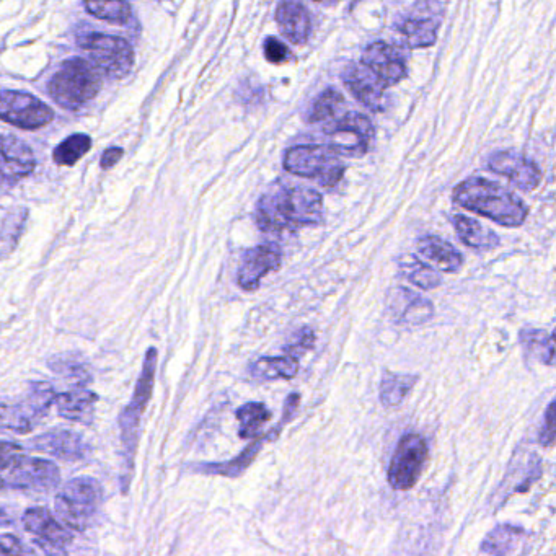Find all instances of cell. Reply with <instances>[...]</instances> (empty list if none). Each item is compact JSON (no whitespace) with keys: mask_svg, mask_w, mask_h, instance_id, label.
<instances>
[{"mask_svg":"<svg viewBox=\"0 0 556 556\" xmlns=\"http://www.w3.org/2000/svg\"><path fill=\"white\" fill-rule=\"evenodd\" d=\"M283 261V252L276 243H263L243 253L240 261L237 283L243 291H256L261 279L271 271L278 270Z\"/></svg>","mask_w":556,"mask_h":556,"instance_id":"obj_14","label":"cell"},{"mask_svg":"<svg viewBox=\"0 0 556 556\" xmlns=\"http://www.w3.org/2000/svg\"><path fill=\"white\" fill-rule=\"evenodd\" d=\"M102 501V486L95 478H74L56 496V514L69 529L84 532L92 526Z\"/></svg>","mask_w":556,"mask_h":556,"instance_id":"obj_5","label":"cell"},{"mask_svg":"<svg viewBox=\"0 0 556 556\" xmlns=\"http://www.w3.org/2000/svg\"><path fill=\"white\" fill-rule=\"evenodd\" d=\"M276 22L287 40L302 45L310 35L309 12L299 0H284L276 10Z\"/></svg>","mask_w":556,"mask_h":556,"instance_id":"obj_22","label":"cell"},{"mask_svg":"<svg viewBox=\"0 0 556 556\" xmlns=\"http://www.w3.org/2000/svg\"><path fill=\"white\" fill-rule=\"evenodd\" d=\"M524 537H526V532L521 527L503 524L486 535V539L481 545V552L488 553V555H509V553L517 552Z\"/></svg>","mask_w":556,"mask_h":556,"instance_id":"obj_28","label":"cell"},{"mask_svg":"<svg viewBox=\"0 0 556 556\" xmlns=\"http://www.w3.org/2000/svg\"><path fill=\"white\" fill-rule=\"evenodd\" d=\"M36 160L27 142L0 136V183H17L35 170Z\"/></svg>","mask_w":556,"mask_h":556,"instance_id":"obj_17","label":"cell"},{"mask_svg":"<svg viewBox=\"0 0 556 556\" xmlns=\"http://www.w3.org/2000/svg\"><path fill=\"white\" fill-rule=\"evenodd\" d=\"M361 64H364L385 87L398 84L408 74L402 53L384 41H376L367 46L362 54Z\"/></svg>","mask_w":556,"mask_h":556,"instance_id":"obj_16","label":"cell"},{"mask_svg":"<svg viewBox=\"0 0 556 556\" xmlns=\"http://www.w3.org/2000/svg\"><path fill=\"white\" fill-rule=\"evenodd\" d=\"M441 22L434 17H408L398 23L397 30L405 38L406 45L410 48H428L437 40Z\"/></svg>","mask_w":556,"mask_h":556,"instance_id":"obj_25","label":"cell"},{"mask_svg":"<svg viewBox=\"0 0 556 556\" xmlns=\"http://www.w3.org/2000/svg\"><path fill=\"white\" fill-rule=\"evenodd\" d=\"M341 79L362 105L372 111L382 110L387 87L364 64H349L341 74Z\"/></svg>","mask_w":556,"mask_h":556,"instance_id":"obj_20","label":"cell"},{"mask_svg":"<svg viewBox=\"0 0 556 556\" xmlns=\"http://www.w3.org/2000/svg\"><path fill=\"white\" fill-rule=\"evenodd\" d=\"M22 451V447L17 442H2L0 441V452L2 454H12V452Z\"/></svg>","mask_w":556,"mask_h":556,"instance_id":"obj_42","label":"cell"},{"mask_svg":"<svg viewBox=\"0 0 556 556\" xmlns=\"http://www.w3.org/2000/svg\"><path fill=\"white\" fill-rule=\"evenodd\" d=\"M314 2H328V0H314Z\"/></svg>","mask_w":556,"mask_h":556,"instance_id":"obj_44","label":"cell"},{"mask_svg":"<svg viewBox=\"0 0 556 556\" xmlns=\"http://www.w3.org/2000/svg\"><path fill=\"white\" fill-rule=\"evenodd\" d=\"M4 472L7 473L4 478L5 486H12L17 490H54L61 481L58 465L28 455H12Z\"/></svg>","mask_w":556,"mask_h":556,"instance_id":"obj_11","label":"cell"},{"mask_svg":"<svg viewBox=\"0 0 556 556\" xmlns=\"http://www.w3.org/2000/svg\"><path fill=\"white\" fill-rule=\"evenodd\" d=\"M491 172L503 175L522 191H534L542 181V172L526 155L516 151H499L488 160Z\"/></svg>","mask_w":556,"mask_h":556,"instance_id":"obj_15","label":"cell"},{"mask_svg":"<svg viewBox=\"0 0 556 556\" xmlns=\"http://www.w3.org/2000/svg\"><path fill=\"white\" fill-rule=\"evenodd\" d=\"M345 103V98L338 90L328 89L315 100L310 110V123H318V121L331 120L338 113L341 106Z\"/></svg>","mask_w":556,"mask_h":556,"instance_id":"obj_36","label":"cell"},{"mask_svg":"<svg viewBox=\"0 0 556 556\" xmlns=\"http://www.w3.org/2000/svg\"><path fill=\"white\" fill-rule=\"evenodd\" d=\"M79 46L90 54L93 66L111 79H123L133 71L134 49L120 36L92 33L79 38Z\"/></svg>","mask_w":556,"mask_h":556,"instance_id":"obj_9","label":"cell"},{"mask_svg":"<svg viewBox=\"0 0 556 556\" xmlns=\"http://www.w3.org/2000/svg\"><path fill=\"white\" fill-rule=\"evenodd\" d=\"M248 371L253 379L260 380V382L289 380L296 377L299 372V359L287 353H284V356H276V358H260L250 364Z\"/></svg>","mask_w":556,"mask_h":556,"instance_id":"obj_26","label":"cell"},{"mask_svg":"<svg viewBox=\"0 0 556 556\" xmlns=\"http://www.w3.org/2000/svg\"><path fill=\"white\" fill-rule=\"evenodd\" d=\"M255 222L263 232L271 234L320 226L323 222L322 195L305 186L273 188L256 204Z\"/></svg>","mask_w":556,"mask_h":556,"instance_id":"obj_1","label":"cell"},{"mask_svg":"<svg viewBox=\"0 0 556 556\" xmlns=\"http://www.w3.org/2000/svg\"><path fill=\"white\" fill-rule=\"evenodd\" d=\"M284 168L297 177L317 180L323 186H335L345 175V164L327 146L291 147L284 155Z\"/></svg>","mask_w":556,"mask_h":556,"instance_id":"obj_7","label":"cell"},{"mask_svg":"<svg viewBox=\"0 0 556 556\" xmlns=\"http://www.w3.org/2000/svg\"><path fill=\"white\" fill-rule=\"evenodd\" d=\"M23 526L40 539L41 545H49L54 552H64L72 542L69 527L61 522L45 508H31L23 514Z\"/></svg>","mask_w":556,"mask_h":556,"instance_id":"obj_19","label":"cell"},{"mask_svg":"<svg viewBox=\"0 0 556 556\" xmlns=\"http://www.w3.org/2000/svg\"><path fill=\"white\" fill-rule=\"evenodd\" d=\"M27 553L15 535H0V555H22Z\"/></svg>","mask_w":556,"mask_h":556,"instance_id":"obj_40","label":"cell"},{"mask_svg":"<svg viewBox=\"0 0 556 556\" xmlns=\"http://www.w3.org/2000/svg\"><path fill=\"white\" fill-rule=\"evenodd\" d=\"M240 423L239 436L242 439H255L261 426L270 421L271 413L263 403L248 402L235 411Z\"/></svg>","mask_w":556,"mask_h":556,"instance_id":"obj_32","label":"cell"},{"mask_svg":"<svg viewBox=\"0 0 556 556\" xmlns=\"http://www.w3.org/2000/svg\"><path fill=\"white\" fill-rule=\"evenodd\" d=\"M315 345V333L312 328H302L294 338V343L284 348V353L291 354L294 358H301L302 354L307 353Z\"/></svg>","mask_w":556,"mask_h":556,"instance_id":"obj_37","label":"cell"},{"mask_svg":"<svg viewBox=\"0 0 556 556\" xmlns=\"http://www.w3.org/2000/svg\"><path fill=\"white\" fill-rule=\"evenodd\" d=\"M92 147V139L87 134H74L62 141L53 152V160L62 167L76 165Z\"/></svg>","mask_w":556,"mask_h":556,"instance_id":"obj_33","label":"cell"},{"mask_svg":"<svg viewBox=\"0 0 556 556\" xmlns=\"http://www.w3.org/2000/svg\"><path fill=\"white\" fill-rule=\"evenodd\" d=\"M400 270L410 283L421 287L424 291H431V289L441 286V276L431 266L423 263L418 256L408 255L402 258L400 260Z\"/></svg>","mask_w":556,"mask_h":556,"instance_id":"obj_31","label":"cell"},{"mask_svg":"<svg viewBox=\"0 0 556 556\" xmlns=\"http://www.w3.org/2000/svg\"><path fill=\"white\" fill-rule=\"evenodd\" d=\"M521 343L532 358L539 359L547 366L555 361V336L543 330L521 331Z\"/></svg>","mask_w":556,"mask_h":556,"instance_id":"obj_30","label":"cell"},{"mask_svg":"<svg viewBox=\"0 0 556 556\" xmlns=\"http://www.w3.org/2000/svg\"><path fill=\"white\" fill-rule=\"evenodd\" d=\"M389 307L398 323L405 325H421L431 320L434 307L431 301L408 291L405 287H398L389 294Z\"/></svg>","mask_w":556,"mask_h":556,"instance_id":"obj_21","label":"cell"},{"mask_svg":"<svg viewBox=\"0 0 556 556\" xmlns=\"http://www.w3.org/2000/svg\"><path fill=\"white\" fill-rule=\"evenodd\" d=\"M2 488H5V481L4 478L0 477V490H2Z\"/></svg>","mask_w":556,"mask_h":556,"instance_id":"obj_43","label":"cell"},{"mask_svg":"<svg viewBox=\"0 0 556 556\" xmlns=\"http://www.w3.org/2000/svg\"><path fill=\"white\" fill-rule=\"evenodd\" d=\"M54 402L56 392L51 384L33 382L20 397L0 402V426L18 434L30 433L48 415Z\"/></svg>","mask_w":556,"mask_h":556,"instance_id":"obj_6","label":"cell"},{"mask_svg":"<svg viewBox=\"0 0 556 556\" xmlns=\"http://www.w3.org/2000/svg\"><path fill=\"white\" fill-rule=\"evenodd\" d=\"M89 14L110 23H126L131 18V5L128 0H85Z\"/></svg>","mask_w":556,"mask_h":556,"instance_id":"obj_34","label":"cell"},{"mask_svg":"<svg viewBox=\"0 0 556 556\" xmlns=\"http://www.w3.org/2000/svg\"><path fill=\"white\" fill-rule=\"evenodd\" d=\"M54 111L31 93L0 90V120L20 129H40L51 123Z\"/></svg>","mask_w":556,"mask_h":556,"instance_id":"obj_12","label":"cell"},{"mask_svg":"<svg viewBox=\"0 0 556 556\" xmlns=\"http://www.w3.org/2000/svg\"><path fill=\"white\" fill-rule=\"evenodd\" d=\"M299 405H301V398H299L297 393H291L287 397L286 403H284L283 418L276 424V428L271 429L270 433H266L265 436L255 437V441L245 451H242V454L237 455L235 459L229 460V462H221V464L199 465V467H196V472L206 473V475H222V477L229 478L240 477L252 465L256 455L260 454L263 444L268 441H274L278 434L281 433V429L284 428V424L296 416Z\"/></svg>","mask_w":556,"mask_h":556,"instance_id":"obj_13","label":"cell"},{"mask_svg":"<svg viewBox=\"0 0 556 556\" xmlns=\"http://www.w3.org/2000/svg\"><path fill=\"white\" fill-rule=\"evenodd\" d=\"M27 222V211L25 209H17L10 212L4 224L0 226V258L9 256L17 247L18 239L22 235L23 227Z\"/></svg>","mask_w":556,"mask_h":556,"instance_id":"obj_35","label":"cell"},{"mask_svg":"<svg viewBox=\"0 0 556 556\" xmlns=\"http://www.w3.org/2000/svg\"><path fill=\"white\" fill-rule=\"evenodd\" d=\"M418 380L420 377L411 376V374L385 372L382 382H380V402L385 408H395L405 400L406 395L413 390Z\"/></svg>","mask_w":556,"mask_h":556,"instance_id":"obj_29","label":"cell"},{"mask_svg":"<svg viewBox=\"0 0 556 556\" xmlns=\"http://www.w3.org/2000/svg\"><path fill=\"white\" fill-rule=\"evenodd\" d=\"M97 393L92 390L76 389L69 392L56 395V406H58L59 415L67 420L77 421V423H90L93 416V406L97 403Z\"/></svg>","mask_w":556,"mask_h":556,"instance_id":"obj_24","label":"cell"},{"mask_svg":"<svg viewBox=\"0 0 556 556\" xmlns=\"http://www.w3.org/2000/svg\"><path fill=\"white\" fill-rule=\"evenodd\" d=\"M323 133L327 136V147L338 157L358 159L366 155L374 139V126L367 116L349 111L325 126Z\"/></svg>","mask_w":556,"mask_h":556,"instance_id":"obj_8","label":"cell"},{"mask_svg":"<svg viewBox=\"0 0 556 556\" xmlns=\"http://www.w3.org/2000/svg\"><path fill=\"white\" fill-rule=\"evenodd\" d=\"M454 201L460 208L491 219L499 226L521 227L529 216V208L521 198L486 178L462 181L454 190Z\"/></svg>","mask_w":556,"mask_h":556,"instance_id":"obj_2","label":"cell"},{"mask_svg":"<svg viewBox=\"0 0 556 556\" xmlns=\"http://www.w3.org/2000/svg\"><path fill=\"white\" fill-rule=\"evenodd\" d=\"M418 252L424 260L431 261L437 270L444 273H457L464 266L462 253L452 243L436 235H426L418 240Z\"/></svg>","mask_w":556,"mask_h":556,"instance_id":"obj_23","label":"cell"},{"mask_svg":"<svg viewBox=\"0 0 556 556\" xmlns=\"http://www.w3.org/2000/svg\"><path fill=\"white\" fill-rule=\"evenodd\" d=\"M265 49V56L271 64H281L289 58V49L286 48L284 43L276 40V38H268L263 45Z\"/></svg>","mask_w":556,"mask_h":556,"instance_id":"obj_39","label":"cell"},{"mask_svg":"<svg viewBox=\"0 0 556 556\" xmlns=\"http://www.w3.org/2000/svg\"><path fill=\"white\" fill-rule=\"evenodd\" d=\"M123 154L124 151L121 147H111L108 151L103 152L102 160H100V165H102L103 170L115 167V165L120 162Z\"/></svg>","mask_w":556,"mask_h":556,"instance_id":"obj_41","label":"cell"},{"mask_svg":"<svg viewBox=\"0 0 556 556\" xmlns=\"http://www.w3.org/2000/svg\"><path fill=\"white\" fill-rule=\"evenodd\" d=\"M102 89V77L92 62L72 58L62 64L49 82L54 102L67 110H79L92 102Z\"/></svg>","mask_w":556,"mask_h":556,"instance_id":"obj_3","label":"cell"},{"mask_svg":"<svg viewBox=\"0 0 556 556\" xmlns=\"http://www.w3.org/2000/svg\"><path fill=\"white\" fill-rule=\"evenodd\" d=\"M555 406L556 403L552 402L548 405L547 413H545V421H543V428L540 431L539 442L540 446L552 447L555 442L556 436V420H555Z\"/></svg>","mask_w":556,"mask_h":556,"instance_id":"obj_38","label":"cell"},{"mask_svg":"<svg viewBox=\"0 0 556 556\" xmlns=\"http://www.w3.org/2000/svg\"><path fill=\"white\" fill-rule=\"evenodd\" d=\"M426 460H428V444L424 441V437L415 433L405 434L398 442L387 473L393 490H411L421 477Z\"/></svg>","mask_w":556,"mask_h":556,"instance_id":"obj_10","label":"cell"},{"mask_svg":"<svg viewBox=\"0 0 556 556\" xmlns=\"http://www.w3.org/2000/svg\"><path fill=\"white\" fill-rule=\"evenodd\" d=\"M155 371H157V349L151 348L144 358L141 376L137 379L133 398L120 416L123 457L129 473H133L134 470V455H136L137 442H139L142 416H144V411H146L152 392H154Z\"/></svg>","mask_w":556,"mask_h":556,"instance_id":"obj_4","label":"cell"},{"mask_svg":"<svg viewBox=\"0 0 556 556\" xmlns=\"http://www.w3.org/2000/svg\"><path fill=\"white\" fill-rule=\"evenodd\" d=\"M455 232L460 242L475 250H491L499 245V237L493 230L481 226L480 222L470 217L454 216Z\"/></svg>","mask_w":556,"mask_h":556,"instance_id":"obj_27","label":"cell"},{"mask_svg":"<svg viewBox=\"0 0 556 556\" xmlns=\"http://www.w3.org/2000/svg\"><path fill=\"white\" fill-rule=\"evenodd\" d=\"M31 446L36 451L45 452L66 462L84 460L90 455V446L84 441V437L67 429H53L41 436H36Z\"/></svg>","mask_w":556,"mask_h":556,"instance_id":"obj_18","label":"cell"}]
</instances>
